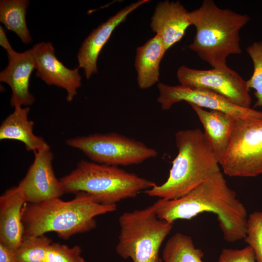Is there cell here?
<instances>
[{
  "mask_svg": "<svg viewBox=\"0 0 262 262\" xmlns=\"http://www.w3.org/2000/svg\"><path fill=\"white\" fill-rule=\"evenodd\" d=\"M147 1L148 0H140L126 6L94 29L84 40L79 49L77 59L79 67L83 69L87 79L97 73L98 57L115 29L123 22L131 13Z\"/></svg>",
  "mask_w": 262,
  "mask_h": 262,
  "instance_id": "obj_14",
  "label": "cell"
},
{
  "mask_svg": "<svg viewBox=\"0 0 262 262\" xmlns=\"http://www.w3.org/2000/svg\"><path fill=\"white\" fill-rule=\"evenodd\" d=\"M34 62L35 76L41 78L48 85H54L65 89L66 99L71 101L82 85L79 67L69 69L59 60L55 54L53 45L49 42L35 44Z\"/></svg>",
  "mask_w": 262,
  "mask_h": 262,
  "instance_id": "obj_12",
  "label": "cell"
},
{
  "mask_svg": "<svg viewBox=\"0 0 262 262\" xmlns=\"http://www.w3.org/2000/svg\"><path fill=\"white\" fill-rule=\"evenodd\" d=\"M177 77L180 85L210 90L236 105L250 108L251 98L246 81L229 67L200 70L183 65L178 69Z\"/></svg>",
  "mask_w": 262,
  "mask_h": 262,
  "instance_id": "obj_9",
  "label": "cell"
},
{
  "mask_svg": "<svg viewBox=\"0 0 262 262\" xmlns=\"http://www.w3.org/2000/svg\"><path fill=\"white\" fill-rule=\"evenodd\" d=\"M34 159L17 187L26 202L39 203L60 198L64 191L54 174L50 147L34 152Z\"/></svg>",
  "mask_w": 262,
  "mask_h": 262,
  "instance_id": "obj_11",
  "label": "cell"
},
{
  "mask_svg": "<svg viewBox=\"0 0 262 262\" xmlns=\"http://www.w3.org/2000/svg\"><path fill=\"white\" fill-rule=\"evenodd\" d=\"M34 53V47L23 52L14 50L7 53L8 64L0 73V81L11 88L10 104L14 108L28 107L34 102L35 98L29 91L31 76L35 69Z\"/></svg>",
  "mask_w": 262,
  "mask_h": 262,
  "instance_id": "obj_13",
  "label": "cell"
},
{
  "mask_svg": "<svg viewBox=\"0 0 262 262\" xmlns=\"http://www.w3.org/2000/svg\"><path fill=\"white\" fill-rule=\"evenodd\" d=\"M166 51L157 35L137 48L134 66L140 89H147L158 82L160 64Z\"/></svg>",
  "mask_w": 262,
  "mask_h": 262,
  "instance_id": "obj_19",
  "label": "cell"
},
{
  "mask_svg": "<svg viewBox=\"0 0 262 262\" xmlns=\"http://www.w3.org/2000/svg\"><path fill=\"white\" fill-rule=\"evenodd\" d=\"M26 203L17 186L7 190L0 197V245L13 251L23 240L22 213Z\"/></svg>",
  "mask_w": 262,
  "mask_h": 262,
  "instance_id": "obj_16",
  "label": "cell"
},
{
  "mask_svg": "<svg viewBox=\"0 0 262 262\" xmlns=\"http://www.w3.org/2000/svg\"><path fill=\"white\" fill-rule=\"evenodd\" d=\"M120 232L115 248L122 258L133 262H163L160 249L174 223L159 219L153 205L123 213L119 217Z\"/></svg>",
  "mask_w": 262,
  "mask_h": 262,
  "instance_id": "obj_6",
  "label": "cell"
},
{
  "mask_svg": "<svg viewBox=\"0 0 262 262\" xmlns=\"http://www.w3.org/2000/svg\"><path fill=\"white\" fill-rule=\"evenodd\" d=\"M66 143L82 151L92 162L115 166L139 164L158 154L143 142L115 132L76 137Z\"/></svg>",
  "mask_w": 262,
  "mask_h": 262,
  "instance_id": "obj_7",
  "label": "cell"
},
{
  "mask_svg": "<svg viewBox=\"0 0 262 262\" xmlns=\"http://www.w3.org/2000/svg\"><path fill=\"white\" fill-rule=\"evenodd\" d=\"M1 123L0 126V140H15L23 143L28 151L34 152L49 148L40 136L33 131L34 122L28 119L29 107H18Z\"/></svg>",
  "mask_w": 262,
  "mask_h": 262,
  "instance_id": "obj_18",
  "label": "cell"
},
{
  "mask_svg": "<svg viewBox=\"0 0 262 262\" xmlns=\"http://www.w3.org/2000/svg\"><path fill=\"white\" fill-rule=\"evenodd\" d=\"M157 101L162 109L167 110L177 103L185 101L200 108L210 109L229 114L236 119H262V112L236 105L223 96L202 89L192 88L181 85L171 86L158 83Z\"/></svg>",
  "mask_w": 262,
  "mask_h": 262,
  "instance_id": "obj_10",
  "label": "cell"
},
{
  "mask_svg": "<svg viewBox=\"0 0 262 262\" xmlns=\"http://www.w3.org/2000/svg\"><path fill=\"white\" fill-rule=\"evenodd\" d=\"M81 248L72 247L58 243H51L48 246L45 262H86L82 256Z\"/></svg>",
  "mask_w": 262,
  "mask_h": 262,
  "instance_id": "obj_25",
  "label": "cell"
},
{
  "mask_svg": "<svg viewBox=\"0 0 262 262\" xmlns=\"http://www.w3.org/2000/svg\"><path fill=\"white\" fill-rule=\"evenodd\" d=\"M220 165L230 177L262 174V119H235L229 146Z\"/></svg>",
  "mask_w": 262,
  "mask_h": 262,
  "instance_id": "obj_8",
  "label": "cell"
},
{
  "mask_svg": "<svg viewBox=\"0 0 262 262\" xmlns=\"http://www.w3.org/2000/svg\"><path fill=\"white\" fill-rule=\"evenodd\" d=\"M29 4L27 0L0 1V21L7 30L14 32L24 44L32 42L26 20Z\"/></svg>",
  "mask_w": 262,
  "mask_h": 262,
  "instance_id": "obj_20",
  "label": "cell"
},
{
  "mask_svg": "<svg viewBox=\"0 0 262 262\" xmlns=\"http://www.w3.org/2000/svg\"><path fill=\"white\" fill-rule=\"evenodd\" d=\"M190 105L202 124L204 136L220 164L227 152L236 118L222 112L208 111Z\"/></svg>",
  "mask_w": 262,
  "mask_h": 262,
  "instance_id": "obj_17",
  "label": "cell"
},
{
  "mask_svg": "<svg viewBox=\"0 0 262 262\" xmlns=\"http://www.w3.org/2000/svg\"><path fill=\"white\" fill-rule=\"evenodd\" d=\"M60 180L65 193H85L105 205L134 198L156 184L117 166L86 160L80 161L74 170Z\"/></svg>",
  "mask_w": 262,
  "mask_h": 262,
  "instance_id": "obj_5",
  "label": "cell"
},
{
  "mask_svg": "<svg viewBox=\"0 0 262 262\" xmlns=\"http://www.w3.org/2000/svg\"><path fill=\"white\" fill-rule=\"evenodd\" d=\"M189 16L196 29L189 49L212 68H227V57L242 53L239 32L249 21V16L220 8L212 0H204Z\"/></svg>",
  "mask_w": 262,
  "mask_h": 262,
  "instance_id": "obj_3",
  "label": "cell"
},
{
  "mask_svg": "<svg viewBox=\"0 0 262 262\" xmlns=\"http://www.w3.org/2000/svg\"><path fill=\"white\" fill-rule=\"evenodd\" d=\"M0 45L7 51V53L14 50L7 37L5 30L1 25L0 26Z\"/></svg>",
  "mask_w": 262,
  "mask_h": 262,
  "instance_id": "obj_28",
  "label": "cell"
},
{
  "mask_svg": "<svg viewBox=\"0 0 262 262\" xmlns=\"http://www.w3.org/2000/svg\"><path fill=\"white\" fill-rule=\"evenodd\" d=\"M217 262H256L254 251L248 246L241 249L224 248Z\"/></svg>",
  "mask_w": 262,
  "mask_h": 262,
  "instance_id": "obj_26",
  "label": "cell"
},
{
  "mask_svg": "<svg viewBox=\"0 0 262 262\" xmlns=\"http://www.w3.org/2000/svg\"><path fill=\"white\" fill-rule=\"evenodd\" d=\"M52 243L45 235L23 238L14 251L16 262H45L47 250Z\"/></svg>",
  "mask_w": 262,
  "mask_h": 262,
  "instance_id": "obj_22",
  "label": "cell"
},
{
  "mask_svg": "<svg viewBox=\"0 0 262 262\" xmlns=\"http://www.w3.org/2000/svg\"><path fill=\"white\" fill-rule=\"evenodd\" d=\"M116 209V205L99 204L91 196L83 192L76 194L70 201L56 198L39 203L27 202L22 213L23 238L52 231L59 237L68 239L76 234L94 229L97 216Z\"/></svg>",
  "mask_w": 262,
  "mask_h": 262,
  "instance_id": "obj_2",
  "label": "cell"
},
{
  "mask_svg": "<svg viewBox=\"0 0 262 262\" xmlns=\"http://www.w3.org/2000/svg\"><path fill=\"white\" fill-rule=\"evenodd\" d=\"M191 25L189 12L178 0L159 2L150 23L152 31L162 39L166 50L182 38Z\"/></svg>",
  "mask_w": 262,
  "mask_h": 262,
  "instance_id": "obj_15",
  "label": "cell"
},
{
  "mask_svg": "<svg viewBox=\"0 0 262 262\" xmlns=\"http://www.w3.org/2000/svg\"><path fill=\"white\" fill-rule=\"evenodd\" d=\"M204 253L196 248L191 236L177 232L166 242L163 251L164 262H203Z\"/></svg>",
  "mask_w": 262,
  "mask_h": 262,
  "instance_id": "obj_21",
  "label": "cell"
},
{
  "mask_svg": "<svg viewBox=\"0 0 262 262\" xmlns=\"http://www.w3.org/2000/svg\"><path fill=\"white\" fill-rule=\"evenodd\" d=\"M175 141L178 152L168 178L145 191L149 196L165 200L180 198L220 171L219 163L200 129L180 130L175 134Z\"/></svg>",
  "mask_w": 262,
  "mask_h": 262,
  "instance_id": "obj_4",
  "label": "cell"
},
{
  "mask_svg": "<svg viewBox=\"0 0 262 262\" xmlns=\"http://www.w3.org/2000/svg\"><path fill=\"white\" fill-rule=\"evenodd\" d=\"M0 262H16L14 253L0 245Z\"/></svg>",
  "mask_w": 262,
  "mask_h": 262,
  "instance_id": "obj_27",
  "label": "cell"
},
{
  "mask_svg": "<svg viewBox=\"0 0 262 262\" xmlns=\"http://www.w3.org/2000/svg\"><path fill=\"white\" fill-rule=\"evenodd\" d=\"M244 240L253 249L256 262H262V211L249 214Z\"/></svg>",
  "mask_w": 262,
  "mask_h": 262,
  "instance_id": "obj_24",
  "label": "cell"
},
{
  "mask_svg": "<svg viewBox=\"0 0 262 262\" xmlns=\"http://www.w3.org/2000/svg\"><path fill=\"white\" fill-rule=\"evenodd\" d=\"M152 205L159 219L172 223L191 219L205 212L215 213L224 239L228 242L244 239L246 235V208L221 171L180 198H160Z\"/></svg>",
  "mask_w": 262,
  "mask_h": 262,
  "instance_id": "obj_1",
  "label": "cell"
},
{
  "mask_svg": "<svg viewBox=\"0 0 262 262\" xmlns=\"http://www.w3.org/2000/svg\"><path fill=\"white\" fill-rule=\"evenodd\" d=\"M253 63L254 70L250 78L246 81L249 89L255 90L257 98L254 107H262V41L255 42L246 49Z\"/></svg>",
  "mask_w": 262,
  "mask_h": 262,
  "instance_id": "obj_23",
  "label": "cell"
}]
</instances>
